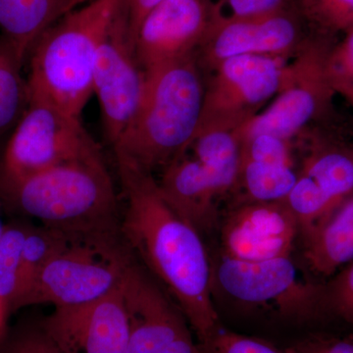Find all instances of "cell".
<instances>
[{
  "mask_svg": "<svg viewBox=\"0 0 353 353\" xmlns=\"http://www.w3.org/2000/svg\"><path fill=\"white\" fill-rule=\"evenodd\" d=\"M325 304L353 326V260L324 289Z\"/></svg>",
  "mask_w": 353,
  "mask_h": 353,
  "instance_id": "83f0119b",
  "label": "cell"
},
{
  "mask_svg": "<svg viewBox=\"0 0 353 353\" xmlns=\"http://www.w3.org/2000/svg\"><path fill=\"white\" fill-rule=\"evenodd\" d=\"M158 187L166 201L201 234L218 222V204L223 197L205 166L185 152L162 169Z\"/></svg>",
  "mask_w": 353,
  "mask_h": 353,
  "instance_id": "2e32d148",
  "label": "cell"
},
{
  "mask_svg": "<svg viewBox=\"0 0 353 353\" xmlns=\"http://www.w3.org/2000/svg\"><path fill=\"white\" fill-rule=\"evenodd\" d=\"M211 23L208 0H164L139 23L137 53L148 70L196 53Z\"/></svg>",
  "mask_w": 353,
  "mask_h": 353,
  "instance_id": "9a60e30c",
  "label": "cell"
},
{
  "mask_svg": "<svg viewBox=\"0 0 353 353\" xmlns=\"http://www.w3.org/2000/svg\"><path fill=\"white\" fill-rule=\"evenodd\" d=\"M304 256L311 270L333 276L353 260V196L328 219L304 236Z\"/></svg>",
  "mask_w": 353,
  "mask_h": 353,
  "instance_id": "ac0fdd59",
  "label": "cell"
},
{
  "mask_svg": "<svg viewBox=\"0 0 353 353\" xmlns=\"http://www.w3.org/2000/svg\"><path fill=\"white\" fill-rule=\"evenodd\" d=\"M12 59L19 60L11 43L2 36L1 38H0V68H2L7 62ZM21 63H22V62H21Z\"/></svg>",
  "mask_w": 353,
  "mask_h": 353,
  "instance_id": "d6a6232c",
  "label": "cell"
},
{
  "mask_svg": "<svg viewBox=\"0 0 353 353\" xmlns=\"http://www.w3.org/2000/svg\"><path fill=\"white\" fill-rule=\"evenodd\" d=\"M326 66L332 85L353 82V32L327 51Z\"/></svg>",
  "mask_w": 353,
  "mask_h": 353,
  "instance_id": "f546056e",
  "label": "cell"
},
{
  "mask_svg": "<svg viewBox=\"0 0 353 353\" xmlns=\"http://www.w3.org/2000/svg\"><path fill=\"white\" fill-rule=\"evenodd\" d=\"M22 66L19 60L12 59L0 68V138L15 128L29 102Z\"/></svg>",
  "mask_w": 353,
  "mask_h": 353,
  "instance_id": "cb8c5ba5",
  "label": "cell"
},
{
  "mask_svg": "<svg viewBox=\"0 0 353 353\" xmlns=\"http://www.w3.org/2000/svg\"><path fill=\"white\" fill-rule=\"evenodd\" d=\"M304 41L299 20L290 8L260 17H211L196 55L201 68L212 71L221 62L236 57L288 58Z\"/></svg>",
  "mask_w": 353,
  "mask_h": 353,
  "instance_id": "7c38bea8",
  "label": "cell"
},
{
  "mask_svg": "<svg viewBox=\"0 0 353 353\" xmlns=\"http://www.w3.org/2000/svg\"><path fill=\"white\" fill-rule=\"evenodd\" d=\"M41 324L66 353H129L131 327L121 284L94 303L55 308Z\"/></svg>",
  "mask_w": 353,
  "mask_h": 353,
  "instance_id": "5bb4252c",
  "label": "cell"
},
{
  "mask_svg": "<svg viewBox=\"0 0 353 353\" xmlns=\"http://www.w3.org/2000/svg\"><path fill=\"white\" fill-rule=\"evenodd\" d=\"M299 169L290 165L254 161L241 157L240 172L234 194L236 204L285 201L296 182Z\"/></svg>",
  "mask_w": 353,
  "mask_h": 353,
  "instance_id": "44dd1931",
  "label": "cell"
},
{
  "mask_svg": "<svg viewBox=\"0 0 353 353\" xmlns=\"http://www.w3.org/2000/svg\"><path fill=\"white\" fill-rule=\"evenodd\" d=\"M90 0H0V29L24 63L37 39Z\"/></svg>",
  "mask_w": 353,
  "mask_h": 353,
  "instance_id": "e0dca14e",
  "label": "cell"
},
{
  "mask_svg": "<svg viewBox=\"0 0 353 353\" xmlns=\"http://www.w3.org/2000/svg\"><path fill=\"white\" fill-rule=\"evenodd\" d=\"M29 223L6 225L0 239V304L7 314L13 312L22 290V250Z\"/></svg>",
  "mask_w": 353,
  "mask_h": 353,
  "instance_id": "7402d4cb",
  "label": "cell"
},
{
  "mask_svg": "<svg viewBox=\"0 0 353 353\" xmlns=\"http://www.w3.org/2000/svg\"><path fill=\"white\" fill-rule=\"evenodd\" d=\"M213 290L236 303L273 308L289 318H306L325 303L324 289L303 277L292 257L241 261L221 254L212 264Z\"/></svg>",
  "mask_w": 353,
  "mask_h": 353,
  "instance_id": "52a82bcc",
  "label": "cell"
},
{
  "mask_svg": "<svg viewBox=\"0 0 353 353\" xmlns=\"http://www.w3.org/2000/svg\"><path fill=\"white\" fill-rule=\"evenodd\" d=\"M71 240L70 236L57 230L46 226L37 227L30 225L23 243L22 290L17 303L28 288L34 282L44 265L48 263L51 257L64 248Z\"/></svg>",
  "mask_w": 353,
  "mask_h": 353,
  "instance_id": "603a6c76",
  "label": "cell"
},
{
  "mask_svg": "<svg viewBox=\"0 0 353 353\" xmlns=\"http://www.w3.org/2000/svg\"><path fill=\"white\" fill-rule=\"evenodd\" d=\"M7 315L8 314H7L6 311L4 310L1 304H0V333H1L2 327H3L4 321H6Z\"/></svg>",
  "mask_w": 353,
  "mask_h": 353,
  "instance_id": "e575fe53",
  "label": "cell"
},
{
  "mask_svg": "<svg viewBox=\"0 0 353 353\" xmlns=\"http://www.w3.org/2000/svg\"><path fill=\"white\" fill-rule=\"evenodd\" d=\"M114 155L125 199L123 240L167 290L202 343L222 328L202 234L166 201L152 172L124 153Z\"/></svg>",
  "mask_w": 353,
  "mask_h": 353,
  "instance_id": "6da1fadb",
  "label": "cell"
},
{
  "mask_svg": "<svg viewBox=\"0 0 353 353\" xmlns=\"http://www.w3.org/2000/svg\"><path fill=\"white\" fill-rule=\"evenodd\" d=\"M299 232L284 201L234 204L221 225V254L241 261L290 256Z\"/></svg>",
  "mask_w": 353,
  "mask_h": 353,
  "instance_id": "4fadbf2b",
  "label": "cell"
},
{
  "mask_svg": "<svg viewBox=\"0 0 353 353\" xmlns=\"http://www.w3.org/2000/svg\"><path fill=\"white\" fill-rule=\"evenodd\" d=\"M333 88L334 92L345 95L348 101H352L353 104V82L334 83Z\"/></svg>",
  "mask_w": 353,
  "mask_h": 353,
  "instance_id": "836d02e7",
  "label": "cell"
},
{
  "mask_svg": "<svg viewBox=\"0 0 353 353\" xmlns=\"http://www.w3.org/2000/svg\"><path fill=\"white\" fill-rule=\"evenodd\" d=\"M288 58L245 55L229 58L212 70L204 92L202 126L239 128L277 95Z\"/></svg>",
  "mask_w": 353,
  "mask_h": 353,
  "instance_id": "30bf717a",
  "label": "cell"
},
{
  "mask_svg": "<svg viewBox=\"0 0 353 353\" xmlns=\"http://www.w3.org/2000/svg\"><path fill=\"white\" fill-rule=\"evenodd\" d=\"M132 253L124 240H75L44 265L15 306L50 303L75 307L99 301L119 287Z\"/></svg>",
  "mask_w": 353,
  "mask_h": 353,
  "instance_id": "5b68a950",
  "label": "cell"
},
{
  "mask_svg": "<svg viewBox=\"0 0 353 353\" xmlns=\"http://www.w3.org/2000/svg\"><path fill=\"white\" fill-rule=\"evenodd\" d=\"M285 353H353V338H310L285 350Z\"/></svg>",
  "mask_w": 353,
  "mask_h": 353,
  "instance_id": "4dcf8cb0",
  "label": "cell"
},
{
  "mask_svg": "<svg viewBox=\"0 0 353 353\" xmlns=\"http://www.w3.org/2000/svg\"><path fill=\"white\" fill-rule=\"evenodd\" d=\"M187 152L208 168L224 196L234 194L241 165L238 128L199 127Z\"/></svg>",
  "mask_w": 353,
  "mask_h": 353,
  "instance_id": "ffe728a7",
  "label": "cell"
},
{
  "mask_svg": "<svg viewBox=\"0 0 353 353\" xmlns=\"http://www.w3.org/2000/svg\"><path fill=\"white\" fill-rule=\"evenodd\" d=\"M162 1L164 0H125V6L134 34H136L141 20Z\"/></svg>",
  "mask_w": 353,
  "mask_h": 353,
  "instance_id": "1f68e13d",
  "label": "cell"
},
{
  "mask_svg": "<svg viewBox=\"0 0 353 353\" xmlns=\"http://www.w3.org/2000/svg\"><path fill=\"white\" fill-rule=\"evenodd\" d=\"M145 71L139 62L125 0L97 51L92 92L112 150L126 136L141 106Z\"/></svg>",
  "mask_w": 353,
  "mask_h": 353,
  "instance_id": "9c48e42d",
  "label": "cell"
},
{
  "mask_svg": "<svg viewBox=\"0 0 353 353\" xmlns=\"http://www.w3.org/2000/svg\"><path fill=\"white\" fill-rule=\"evenodd\" d=\"M129 316V353H199L181 309L134 259L121 282Z\"/></svg>",
  "mask_w": 353,
  "mask_h": 353,
  "instance_id": "8fae6325",
  "label": "cell"
},
{
  "mask_svg": "<svg viewBox=\"0 0 353 353\" xmlns=\"http://www.w3.org/2000/svg\"><path fill=\"white\" fill-rule=\"evenodd\" d=\"M204 85L196 53L145 71L141 106L114 152L145 170L163 169L187 152L201 125Z\"/></svg>",
  "mask_w": 353,
  "mask_h": 353,
  "instance_id": "277c9868",
  "label": "cell"
},
{
  "mask_svg": "<svg viewBox=\"0 0 353 353\" xmlns=\"http://www.w3.org/2000/svg\"><path fill=\"white\" fill-rule=\"evenodd\" d=\"M0 197L71 239L123 240L119 202L101 150L0 189Z\"/></svg>",
  "mask_w": 353,
  "mask_h": 353,
  "instance_id": "7a4b0ae2",
  "label": "cell"
},
{
  "mask_svg": "<svg viewBox=\"0 0 353 353\" xmlns=\"http://www.w3.org/2000/svg\"><path fill=\"white\" fill-rule=\"evenodd\" d=\"M212 18H252L289 8V0H214L209 1Z\"/></svg>",
  "mask_w": 353,
  "mask_h": 353,
  "instance_id": "4316f807",
  "label": "cell"
},
{
  "mask_svg": "<svg viewBox=\"0 0 353 353\" xmlns=\"http://www.w3.org/2000/svg\"><path fill=\"white\" fill-rule=\"evenodd\" d=\"M124 0H90L41 34L30 50L29 99L81 119L92 92L97 51Z\"/></svg>",
  "mask_w": 353,
  "mask_h": 353,
  "instance_id": "3957f363",
  "label": "cell"
},
{
  "mask_svg": "<svg viewBox=\"0 0 353 353\" xmlns=\"http://www.w3.org/2000/svg\"><path fill=\"white\" fill-rule=\"evenodd\" d=\"M4 229H6V225H3V223H2L1 217H0V239H1Z\"/></svg>",
  "mask_w": 353,
  "mask_h": 353,
  "instance_id": "d590c367",
  "label": "cell"
},
{
  "mask_svg": "<svg viewBox=\"0 0 353 353\" xmlns=\"http://www.w3.org/2000/svg\"><path fill=\"white\" fill-rule=\"evenodd\" d=\"M99 150L81 119L48 102L29 99L0 160V189Z\"/></svg>",
  "mask_w": 353,
  "mask_h": 353,
  "instance_id": "8992f818",
  "label": "cell"
},
{
  "mask_svg": "<svg viewBox=\"0 0 353 353\" xmlns=\"http://www.w3.org/2000/svg\"><path fill=\"white\" fill-rule=\"evenodd\" d=\"M299 176L319 190L336 210L353 196V148L313 143L303 157Z\"/></svg>",
  "mask_w": 353,
  "mask_h": 353,
  "instance_id": "d6986e66",
  "label": "cell"
},
{
  "mask_svg": "<svg viewBox=\"0 0 353 353\" xmlns=\"http://www.w3.org/2000/svg\"><path fill=\"white\" fill-rule=\"evenodd\" d=\"M304 19L321 34L353 32V0H299Z\"/></svg>",
  "mask_w": 353,
  "mask_h": 353,
  "instance_id": "d4e9b609",
  "label": "cell"
},
{
  "mask_svg": "<svg viewBox=\"0 0 353 353\" xmlns=\"http://www.w3.org/2000/svg\"><path fill=\"white\" fill-rule=\"evenodd\" d=\"M199 353H285L268 341L221 328L202 343H196Z\"/></svg>",
  "mask_w": 353,
  "mask_h": 353,
  "instance_id": "484cf974",
  "label": "cell"
},
{
  "mask_svg": "<svg viewBox=\"0 0 353 353\" xmlns=\"http://www.w3.org/2000/svg\"><path fill=\"white\" fill-rule=\"evenodd\" d=\"M327 51L321 43L304 41L288 63L274 101L238 128L240 141L266 134L292 141L322 113L334 92L327 72Z\"/></svg>",
  "mask_w": 353,
  "mask_h": 353,
  "instance_id": "ba28073f",
  "label": "cell"
},
{
  "mask_svg": "<svg viewBox=\"0 0 353 353\" xmlns=\"http://www.w3.org/2000/svg\"><path fill=\"white\" fill-rule=\"evenodd\" d=\"M0 353H66L43 328L37 326L21 330L0 347Z\"/></svg>",
  "mask_w": 353,
  "mask_h": 353,
  "instance_id": "f1b7e54d",
  "label": "cell"
}]
</instances>
